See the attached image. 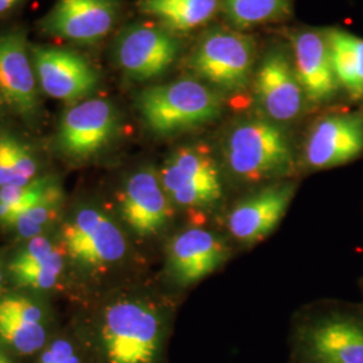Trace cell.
I'll list each match as a JSON object with an SVG mask.
<instances>
[{
    "instance_id": "1",
    "label": "cell",
    "mask_w": 363,
    "mask_h": 363,
    "mask_svg": "<svg viewBox=\"0 0 363 363\" xmlns=\"http://www.w3.org/2000/svg\"><path fill=\"white\" fill-rule=\"evenodd\" d=\"M228 169L241 181L276 179L295 164L294 147L280 124L265 117H247L233 123L220 144Z\"/></svg>"
},
{
    "instance_id": "2",
    "label": "cell",
    "mask_w": 363,
    "mask_h": 363,
    "mask_svg": "<svg viewBox=\"0 0 363 363\" xmlns=\"http://www.w3.org/2000/svg\"><path fill=\"white\" fill-rule=\"evenodd\" d=\"M147 128L159 136H172L199 128L222 113L218 91L199 78H179L150 86L138 97Z\"/></svg>"
},
{
    "instance_id": "3",
    "label": "cell",
    "mask_w": 363,
    "mask_h": 363,
    "mask_svg": "<svg viewBox=\"0 0 363 363\" xmlns=\"http://www.w3.org/2000/svg\"><path fill=\"white\" fill-rule=\"evenodd\" d=\"M256 40L245 33L213 28L198 40L189 65L216 91H245L256 70Z\"/></svg>"
},
{
    "instance_id": "4",
    "label": "cell",
    "mask_w": 363,
    "mask_h": 363,
    "mask_svg": "<svg viewBox=\"0 0 363 363\" xmlns=\"http://www.w3.org/2000/svg\"><path fill=\"white\" fill-rule=\"evenodd\" d=\"M101 343L108 363H155L162 320L142 301L120 300L105 310Z\"/></svg>"
},
{
    "instance_id": "5",
    "label": "cell",
    "mask_w": 363,
    "mask_h": 363,
    "mask_svg": "<svg viewBox=\"0 0 363 363\" xmlns=\"http://www.w3.org/2000/svg\"><path fill=\"white\" fill-rule=\"evenodd\" d=\"M171 203L186 210H206L223 193L220 167L203 144H187L166 159L159 172Z\"/></svg>"
},
{
    "instance_id": "6",
    "label": "cell",
    "mask_w": 363,
    "mask_h": 363,
    "mask_svg": "<svg viewBox=\"0 0 363 363\" xmlns=\"http://www.w3.org/2000/svg\"><path fill=\"white\" fill-rule=\"evenodd\" d=\"M253 93L265 118L277 124L295 121L306 106L292 54L283 46H273L262 55L253 74Z\"/></svg>"
},
{
    "instance_id": "7",
    "label": "cell",
    "mask_w": 363,
    "mask_h": 363,
    "mask_svg": "<svg viewBox=\"0 0 363 363\" xmlns=\"http://www.w3.org/2000/svg\"><path fill=\"white\" fill-rule=\"evenodd\" d=\"M181 45L166 27L133 23L115 42V61L121 72L135 81L163 76L177 61Z\"/></svg>"
},
{
    "instance_id": "8",
    "label": "cell",
    "mask_w": 363,
    "mask_h": 363,
    "mask_svg": "<svg viewBox=\"0 0 363 363\" xmlns=\"http://www.w3.org/2000/svg\"><path fill=\"white\" fill-rule=\"evenodd\" d=\"M62 240L69 256L89 268L116 264L127 252L125 237L120 228L97 208H82L67 220Z\"/></svg>"
},
{
    "instance_id": "9",
    "label": "cell",
    "mask_w": 363,
    "mask_h": 363,
    "mask_svg": "<svg viewBox=\"0 0 363 363\" xmlns=\"http://www.w3.org/2000/svg\"><path fill=\"white\" fill-rule=\"evenodd\" d=\"M363 155V111L320 117L307 135L304 162L311 169H334Z\"/></svg>"
},
{
    "instance_id": "10",
    "label": "cell",
    "mask_w": 363,
    "mask_h": 363,
    "mask_svg": "<svg viewBox=\"0 0 363 363\" xmlns=\"http://www.w3.org/2000/svg\"><path fill=\"white\" fill-rule=\"evenodd\" d=\"M39 88L61 101H79L96 91L99 73L82 55L60 48L31 49Z\"/></svg>"
},
{
    "instance_id": "11",
    "label": "cell",
    "mask_w": 363,
    "mask_h": 363,
    "mask_svg": "<svg viewBox=\"0 0 363 363\" xmlns=\"http://www.w3.org/2000/svg\"><path fill=\"white\" fill-rule=\"evenodd\" d=\"M116 130L113 105L103 99L84 100L73 105L62 117L57 142L65 155L88 159L106 147Z\"/></svg>"
},
{
    "instance_id": "12",
    "label": "cell",
    "mask_w": 363,
    "mask_h": 363,
    "mask_svg": "<svg viewBox=\"0 0 363 363\" xmlns=\"http://www.w3.org/2000/svg\"><path fill=\"white\" fill-rule=\"evenodd\" d=\"M118 0H57L42 22V31L77 43H96L115 27Z\"/></svg>"
},
{
    "instance_id": "13",
    "label": "cell",
    "mask_w": 363,
    "mask_h": 363,
    "mask_svg": "<svg viewBox=\"0 0 363 363\" xmlns=\"http://www.w3.org/2000/svg\"><path fill=\"white\" fill-rule=\"evenodd\" d=\"M296 186L291 182L264 187L234 206L228 216V229L242 244H255L272 233L286 216Z\"/></svg>"
},
{
    "instance_id": "14",
    "label": "cell",
    "mask_w": 363,
    "mask_h": 363,
    "mask_svg": "<svg viewBox=\"0 0 363 363\" xmlns=\"http://www.w3.org/2000/svg\"><path fill=\"white\" fill-rule=\"evenodd\" d=\"M120 208L135 233L145 237L160 232L171 217V201L159 172L152 167L133 172L123 187Z\"/></svg>"
},
{
    "instance_id": "15",
    "label": "cell",
    "mask_w": 363,
    "mask_h": 363,
    "mask_svg": "<svg viewBox=\"0 0 363 363\" xmlns=\"http://www.w3.org/2000/svg\"><path fill=\"white\" fill-rule=\"evenodd\" d=\"M30 52L23 31L0 35V96L25 116H33L38 108V81Z\"/></svg>"
},
{
    "instance_id": "16",
    "label": "cell",
    "mask_w": 363,
    "mask_h": 363,
    "mask_svg": "<svg viewBox=\"0 0 363 363\" xmlns=\"http://www.w3.org/2000/svg\"><path fill=\"white\" fill-rule=\"evenodd\" d=\"M292 58L307 101L325 104L339 91L325 31L300 30L291 38Z\"/></svg>"
},
{
    "instance_id": "17",
    "label": "cell",
    "mask_w": 363,
    "mask_h": 363,
    "mask_svg": "<svg viewBox=\"0 0 363 363\" xmlns=\"http://www.w3.org/2000/svg\"><path fill=\"white\" fill-rule=\"evenodd\" d=\"M228 247L217 234L191 228L177 234L169 245V268L181 286H191L225 262Z\"/></svg>"
},
{
    "instance_id": "18",
    "label": "cell",
    "mask_w": 363,
    "mask_h": 363,
    "mask_svg": "<svg viewBox=\"0 0 363 363\" xmlns=\"http://www.w3.org/2000/svg\"><path fill=\"white\" fill-rule=\"evenodd\" d=\"M307 346L316 363H363V315H325L310 328Z\"/></svg>"
},
{
    "instance_id": "19",
    "label": "cell",
    "mask_w": 363,
    "mask_h": 363,
    "mask_svg": "<svg viewBox=\"0 0 363 363\" xmlns=\"http://www.w3.org/2000/svg\"><path fill=\"white\" fill-rule=\"evenodd\" d=\"M222 6V0H139L138 9L159 21L169 31L189 33L205 26Z\"/></svg>"
},
{
    "instance_id": "20",
    "label": "cell",
    "mask_w": 363,
    "mask_h": 363,
    "mask_svg": "<svg viewBox=\"0 0 363 363\" xmlns=\"http://www.w3.org/2000/svg\"><path fill=\"white\" fill-rule=\"evenodd\" d=\"M339 86L351 100H363V38L340 28L325 31Z\"/></svg>"
},
{
    "instance_id": "21",
    "label": "cell",
    "mask_w": 363,
    "mask_h": 363,
    "mask_svg": "<svg viewBox=\"0 0 363 363\" xmlns=\"http://www.w3.org/2000/svg\"><path fill=\"white\" fill-rule=\"evenodd\" d=\"M220 10L232 26L247 30L284 19L291 0H222Z\"/></svg>"
},
{
    "instance_id": "22",
    "label": "cell",
    "mask_w": 363,
    "mask_h": 363,
    "mask_svg": "<svg viewBox=\"0 0 363 363\" xmlns=\"http://www.w3.org/2000/svg\"><path fill=\"white\" fill-rule=\"evenodd\" d=\"M37 160L26 144L0 133V187L23 186L35 181Z\"/></svg>"
},
{
    "instance_id": "23",
    "label": "cell",
    "mask_w": 363,
    "mask_h": 363,
    "mask_svg": "<svg viewBox=\"0 0 363 363\" xmlns=\"http://www.w3.org/2000/svg\"><path fill=\"white\" fill-rule=\"evenodd\" d=\"M61 198L62 194L60 187L50 182V184L38 201L21 211L13 218L11 225L22 237H38L42 229L57 217L61 205Z\"/></svg>"
},
{
    "instance_id": "24",
    "label": "cell",
    "mask_w": 363,
    "mask_h": 363,
    "mask_svg": "<svg viewBox=\"0 0 363 363\" xmlns=\"http://www.w3.org/2000/svg\"><path fill=\"white\" fill-rule=\"evenodd\" d=\"M43 323H33L0 316V342L18 354H34L46 345Z\"/></svg>"
},
{
    "instance_id": "25",
    "label": "cell",
    "mask_w": 363,
    "mask_h": 363,
    "mask_svg": "<svg viewBox=\"0 0 363 363\" xmlns=\"http://www.w3.org/2000/svg\"><path fill=\"white\" fill-rule=\"evenodd\" d=\"M49 184L46 179H35L23 186L0 187V222L11 225L21 211L38 201Z\"/></svg>"
},
{
    "instance_id": "26",
    "label": "cell",
    "mask_w": 363,
    "mask_h": 363,
    "mask_svg": "<svg viewBox=\"0 0 363 363\" xmlns=\"http://www.w3.org/2000/svg\"><path fill=\"white\" fill-rule=\"evenodd\" d=\"M64 268L62 256L54 249L40 262L26 267H10L15 281L22 286L46 289L57 283V279Z\"/></svg>"
},
{
    "instance_id": "27",
    "label": "cell",
    "mask_w": 363,
    "mask_h": 363,
    "mask_svg": "<svg viewBox=\"0 0 363 363\" xmlns=\"http://www.w3.org/2000/svg\"><path fill=\"white\" fill-rule=\"evenodd\" d=\"M0 316L33 323H42L43 313L33 300L25 296L9 295L0 298Z\"/></svg>"
},
{
    "instance_id": "28",
    "label": "cell",
    "mask_w": 363,
    "mask_h": 363,
    "mask_svg": "<svg viewBox=\"0 0 363 363\" xmlns=\"http://www.w3.org/2000/svg\"><path fill=\"white\" fill-rule=\"evenodd\" d=\"M54 247L48 238L42 235L34 237L33 240H30L26 247L13 259L11 267H26L37 264L46 259Z\"/></svg>"
},
{
    "instance_id": "29",
    "label": "cell",
    "mask_w": 363,
    "mask_h": 363,
    "mask_svg": "<svg viewBox=\"0 0 363 363\" xmlns=\"http://www.w3.org/2000/svg\"><path fill=\"white\" fill-rule=\"evenodd\" d=\"M38 363H81V359L70 342L57 339L42 352Z\"/></svg>"
},
{
    "instance_id": "30",
    "label": "cell",
    "mask_w": 363,
    "mask_h": 363,
    "mask_svg": "<svg viewBox=\"0 0 363 363\" xmlns=\"http://www.w3.org/2000/svg\"><path fill=\"white\" fill-rule=\"evenodd\" d=\"M22 0H0V16L3 13H9L13 10L16 4H19Z\"/></svg>"
},
{
    "instance_id": "31",
    "label": "cell",
    "mask_w": 363,
    "mask_h": 363,
    "mask_svg": "<svg viewBox=\"0 0 363 363\" xmlns=\"http://www.w3.org/2000/svg\"><path fill=\"white\" fill-rule=\"evenodd\" d=\"M0 363H13L9 355H6L3 351H0Z\"/></svg>"
},
{
    "instance_id": "32",
    "label": "cell",
    "mask_w": 363,
    "mask_h": 363,
    "mask_svg": "<svg viewBox=\"0 0 363 363\" xmlns=\"http://www.w3.org/2000/svg\"><path fill=\"white\" fill-rule=\"evenodd\" d=\"M1 280H3V273H1V269H0V284H1Z\"/></svg>"
},
{
    "instance_id": "33",
    "label": "cell",
    "mask_w": 363,
    "mask_h": 363,
    "mask_svg": "<svg viewBox=\"0 0 363 363\" xmlns=\"http://www.w3.org/2000/svg\"><path fill=\"white\" fill-rule=\"evenodd\" d=\"M1 101H3V99H1V96H0V106H1Z\"/></svg>"
}]
</instances>
